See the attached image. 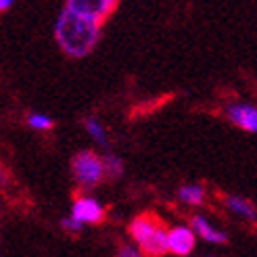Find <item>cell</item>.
<instances>
[{
    "label": "cell",
    "instance_id": "1",
    "mask_svg": "<svg viewBox=\"0 0 257 257\" xmlns=\"http://www.w3.org/2000/svg\"><path fill=\"white\" fill-rule=\"evenodd\" d=\"M55 42L59 50L69 59H86L88 55L94 53V48L100 42L102 25L84 19L75 13L61 9L55 21Z\"/></svg>",
    "mask_w": 257,
    "mask_h": 257
},
{
    "label": "cell",
    "instance_id": "2",
    "mask_svg": "<svg viewBox=\"0 0 257 257\" xmlns=\"http://www.w3.org/2000/svg\"><path fill=\"white\" fill-rule=\"evenodd\" d=\"M168 230L170 228H165L157 215L143 213L130 222L127 234L147 257H165L168 255Z\"/></svg>",
    "mask_w": 257,
    "mask_h": 257
},
{
    "label": "cell",
    "instance_id": "3",
    "mask_svg": "<svg viewBox=\"0 0 257 257\" xmlns=\"http://www.w3.org/2000/svg\"><path fill=\"white\" fill-rule=\"evenodd\" d=\"M71 178L84 192L100 186L102 180L107 178L105 172V159L92 149H82L71 157Z\"/></svg>",
    "mask_w": 257,
    "mask_h": 257
},
{
    "label": "cell",
    "instance_id": "4",
    "mask_svg": "<svg viewBox=\"0 0 257 257\" xmlns=\"http://www.w3.org/2000/svg\"><path fill=\"white\" fill-rule=\"evenodd\" d=\"M117 7L119 0H63V9L98 25H105V21L113 15Z\"/></svg>",
    "mask_w": 257,
    "mask_h": 257
},
{
    "label": "cell",
    "instance_id": "5",
    "mask_svg": "<svg viewBox=\"0 0 257 257\" xmlns=\"http://www.w3.org/2000/svg\"><path fill=\"white\" fill-rule=\"evenodd\" d=\"M69 215H73L75 220H78L80 224H84V226H96V224L105 222L107 209L94 195H90V192H82V195H78L71 201Z\"/></svg>",
    "mask_w": 257,
    "mask_h": 257
},
{
    "label": "cell",
    "instance_id": "6",
    "mask_svg": "<svg viewBox=\"0 0 257 257\" xmlns=\"http://www.w3.org/2000/svg\"><path fill=\"white\" fill-rule=\"evenodd\" d=\"M224 117L242 132L257 134V105L249 100H230L224 107Z\"/></svg>",
    "mask_w": 257,
    "mask_h": 257
},
{
    "label": "cell",
    "instance_id": "7",
    "mask_svg": "<svg viewBox=\"0 0 257 257\" xmlns=\"http://www.w3.org/2000/svg\"><path fill=\"white\" fill-rule=\"evenodd\" d=\"M199 236L190 224H174L168 230V253L174 257H190L197 249Z\"/></svg>",
    "mask_w": 257,
    "mask_h": 257
},
{
    "label": "cell",
    "instance_id": "8",
    "mask_svg": "<svg viewBox=\"0 0 257 257\" xmlns=\"http://www.w3.org/2000/svg\"><path fill=\"white\" fill-rule=\"evenodd\" d=\"M190 226L197 232L199 240L207 242V245H226L228 242V234L224 232L222 228H217L207 215H201V213L192 215L190 217Z\"/></svg>",
    "mask_w": 257,
    "mask_h": 257
},
{
    "label": "cell",
    "instance_id": "9",
    "mask_svg": "<svg viewBox=\"0 0 257 257\" xmlns=\"http://www.w3.org/2000/svg\"><path fill=\"white\" fill-rule=\"evenodd\" d=\"M224 207L228 213H232L234 217H238V220L247 222V224H257V205H253V201H249L247 197L226 195Z\"/></svg>",
    "mask_w": 257,
    "mask_h": 257
},
{
    "label": "cell",
    "instance_id": "10",
    "mask_svg": "<svg viewBox=\"0 0 257 257\" xmlns=\"http://www.w3.org/2000/svg\"><path fill=\"white\" fill-rule=\"evenodd\" d=\"M176 199L184 207H201L207 201V188L199 182H186L176 190Z\"/></svg>",
    "mask_w": 257,
    "mask_h": 257
},
{
    "label": "cell",
    "instance_id": "11",
    "mask_svg": "<svg viewBox=\"0 0 257 257\" xmlns=\"http://www.w3.org/2000/svg\"><path fill=\"white\" fill-rule=\"evenodd\" d=\"M84 132H86V136L92 140L96 147L109 149V145H111L109 130H107V125L102 123L98 117H86L84 119Z\"/></svg>",
    "mask_w": 257,
    "mask_h": 257
},
{
    "label": "cell",
    "instance_id": "12",
    "mask_svg": "<svg viewBox=\"0 0 257 257\" xmlns=\"http://www.w3.org/2000/svg\"><path fill=\"white\" fill-rule=\"evenodd\" d=\"M25 125H28L30 130H34V132L44 134V132H50V130L55 127V119L50 117L48 113H42V111H32V113L25 115Z\"/></svg>",
    "mask_w": 257,
    "mask_h": 257
},
{
    "label": "cell",
    "instance_id": "13",
    "mask_svg": "<svg viewBox=\"0 0 257 257\" xmlns=\"http://www.w3.org/2000/svg\"><path fill=\"white\" fill-rule=\"evenodd\" d=\"M102 159H105V172H107V178H111V180H117V178H121L123 176V172H125V163H123V159L119 157V155H115V153H105L102 155Z\"/></svg>",
    "mask_w": 257,
    "mask_h": 257
},
{
    "label": "cell",
    "instance_id": "14",
    "mask_svg": "<svg viewBox=\"0 0 257 257\" xmlns=\"http://www.w3.org/2000/svg\"><path fill=\"white\" fill-rule=\"evenodd\" d=\"M61 228L65 230L67 234H80L86 226H84V224H80V222L75 220L73 215H65V217H63V220H61Z\"/></svg>",
    "mask_w": 257,
    "mask_h": 257
},
{
    "label": "cell",
    "instance_id": "15",
    "mask_svg": "<svg viewBox=\"0 0 257 257\" xmlns=\"http://www.w3.org/2000/svg\"><path fill=\"white\" fill-rule=\"evenodd\" d=\"M115 257H147V255L140 251L134 242H125V245H121L117 249V255H115Z\"/></svg>",
    "mask_w": 257,
    "mask_h": 257
},
{
    "label": "cell",
    "instance_id": "16",
    "mask_svg": "<svg viewBox=\"0 0 257 257\" xmlns=\"http://www.w3.org/2000/svg\"><path fill=\"white\" fill-rule=\"evenodd\" d=\"M15 3H17V0H0V11H3V13L11 11L13 7H15Z\"/></svg>",
    "mask_w": 257,
    "mask_h": 257
},
{
    "label": "cell",
    "instance_id": "17",
    "mask_svg": "<svg viewBox=\"0 0 257 257\" xmlns=\"http://www.w3.org/2000/svg\"><path fill=\"white\" fill-rule=\"evenodd\" d=\"M190 257H195V255H190Z\"/></svg>",
    "mask_w": 257,
    "mask_h": 257
}]
</instances>
